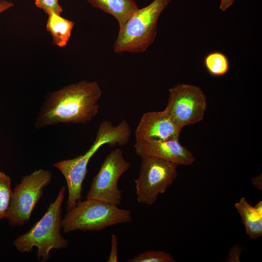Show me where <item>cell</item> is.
I'll list each match as a JSON object with an SVG mask.
<instances>
[{
  "label": "cell",
  "instance_id": "24",
  "mask_svg": "<svg viewBox=\"0 0 262 262\" xmlns=\"http://www.w3.org/2000/svg\"><path fill=\"white\" fill-rule=\"evenodd\" d=\"M255 209L258 213L262 216V201H259L255 206Z\"/></svg>",
  "mask_w": 262,
  "mask_h": 262
},
{
  "label": "cell",
  "instance_id": "15",
  "mask_svg": "<svg viewBox=\"0 0 262 262\" xmlns=\"http://www.w3.org/2000/svg\"><path fill=\"white\" fill-rule=\"evenodd\" d=\"M204 66L208 72L214 76H222L226 74L229 67L227 57L219 51L208 53L204 59Z\"/></svg>",
  "mask_w": 262,
  "mask_h": 262
},
{
  "label": "cell",
  "instance_id": "17",
  "mask_svg": "<svg viewBox=\"0 0 262 262\" xmlns=\"http://www.w3.org/2000/svg\"><path fill=\"white\" fill-rule=\"evenodd\" d=\"M128 262H174L173 256L160 250H149L144 251L129 259Z\"/></svg>",
  "mask_w": 262,
  "mask_h": 262
},
{
  "label": "cell",
  "instance_id": "5",
  "mask_svg": "<svg viewBox=\"0 0 262 262\" xmlns=\"http://www.w3.org/2000/svg\"><path fill=\"white\" fill-rule=\"evenodd\" d=\"M131 221V212L128 209L97 199H86L67 211L62 219V228L65 233L78 230L99 231Z\"/></svg>",
  "mask_w": 262,
  "mask_h": 262
},
{
  "label": "cell",
  "instance_id": "13",
  "mask_svg": "<svg viewBox=\"0 0 262 262\" xmlns=\"http://www.w3.org/2000/svg\"><path fill=\"white\" fill-rule=\"evenodd\" d=\"M234 206L237 210L244 224L246 233L251 239H256L262 235V216L254 207L249 204L245 197L235 203Z\"/></svg>",
  "mask_w": 262,
  "mask_h": 262
},
{
  "label": "cell",
  "instance_id": "25",
  "mask_svg": "<svg viewBox=\"0 0 262 262\" xmlns=\"http://www.w3.org/2000/svg\"><path fill=\"white\" fill-rule=\"evenodd\" d=\"M2 0H0V2L1 1H2Z\"/></svg>",
  "mask_w": 262,
  "mask_h": 262
},
{
  "label": "cell",
  "instance_id": "21",
  "mask_svg": "<svg viewBox=\"0 0 262 262\" xmlns=\"http://www.w3.org/2000/svg\"><path fill=\"white\" fill-rule=\"evenodd\" d=\"M252 185L257 189L262 191V174L257 177H254L251 179Z\"/></svg>",
  "mask_w": 262,
  "mask_h": 262
},
{
  "label": "cell",
  "instance_id": "23",
  "mask_svg": "<svg viewBox=\"0 0 262 262\" xmlns=\"http://www.w3.org/2000/svg\"><path fill=\"white\" fill-rule=\"evenodd\" d=\"M235 0H221L219 8L222 11H226L233 4Z\"/></svg>",
  "mask_w": 262,
  "mask_h": 262
},
{
  "label": "cell",
  "instance_id": "22",
  "mask_svg": "<svg viewBox=\"0 0 262 262\" xmlns=\"http://www.w3.org/2000/svg\"><path fill=\"white\" fill-rule=\"evenodd\" d=\"M14 6L11 1L3 0L0 2V14Z\"/></svg>",
  "mask_w": 262,
  "mask_h": 262
},
{
  "label": "cell",
  "instance_id": "6",
  "mask_svg": "<svg viewBox=\"0 0 262 262\" xmlns=\"http://www.w3.org/2000/svg\"><path fill=\"white\" fill-rule=\"evenodd\" d=\"M51 173L40 169L24 176L13 191L7 219L12 226H20L28 222L43 195L44 188L49 184Z\"/></svg>",
  "mask_w": 262,
  "mask_h": 262
},
{
  "label": "cell",
  "instance_id": "16",
  "mask_svg": "<svg viewBox=\"0 0 262 262\" xmlns=\"http://www.w3.org/2000/svg\"><path fill=\"white\" fill-rule=\"evenodd\" d=\"M12 194L11 178L0 171V219L8 217Z\"/></svg>",
  "mask_w": 262,
  "mask_h": 262
},
{
  "label": "cell",
  "instance_id": "2",
  "mask_svg": "<svg viewBox=\"0 0 262 262\" xmlns=\"http://www.w3.org/2000/svg\"><path fill=\"white\" fill-rule=\"evenodd\" d=\"M131 135V130L126 120L115 126L107 120L101 122L96 139L89 149L83 155L73 159L57 162L54 166L65 177L68 188L66 210L68 211L81 201L82 184L87 173V166L91 158L101 146L109 144L113 146L126 145Z\"/></svg>",
  "mask_w": 262,
  "mask_h": 262
},
{
  "label": "cell",
  "instance_id": "7",
  "mask_svg": "<svg viewBox=\"0 0 262 262\" xmlns=\"http://www.w3.org/2000/svg\"><path fill=\"white\" fill-rule=\"evenodd\" d=\"M178 166L154 157L142 159L138 178L135 180L137 201L154 204L176 179Z\"/></svg>",
  "mask_w": 262,
  "mask_h": 262
},
{
  "label": "cell",
  "instance_id": "19",
  "mask_svg": "<svg viewBox=\"0 0 262 262\" xmlns=\"http://www.w3.org/2000/svg\"><path fill=\"white\" fill-rule=\"evenodd\" d=\"M117 239L116 235L113 234L111 239V250L107 262H117Z\"/></svg>",
  "mask_w": 262,
  "mask_h": 262
},
{
  "label": "cell",
  "instance_id": "4",
  "mask_svg": "<svg viewBox=\"0 0 262 262\" xmlns=\"http://www.w3.org/2000/svg\"><path fill=\"white\" fill-rule=\"evenodd\" d=\"M171 1L154 0L147 6L138 8L119 28L114 45V52L121 54L145 51L156 37L159 16Z\"/></svg>",
  "mask_w": 262,
  "mask_h": 262
},
{
  "label": "cell",
  "instance_id": "20",
  "mask_svg": "<svg viewBox=\"0 0 262 262\" xmlns=\"http://www.w3.org/2000/svg\"><path fill=\"white\" fill-rule=\"evenodd\" d=\"M241 248L239 245L233 246L229 252L227 262H240Z\"/></svg>",
  "mask_w": 262,
  "mask_h": 262
},
{
  "label": "cell",
  "instance_id": "18",
  "mask_svg": "<svg viewBox=\"0 0 262 262\" xmlns=\"http://www.w3.org/2000/svg\"><path fill=\"white\" fill-rule=\"evenodd\" d=\"M34 3L48 15L52 13L61 15L63 12L58 0H34Z\"/></svg>",
  "mask_w": 262,
  "mask_h": 262
},
{
  "label": "cell",
  "instance_id": "9",
  "mask_svg": "<svg viewBox=\"0 0 262 262\" xmlns=\"http://www.w3.org/2000/svg\"><path fill=\"white\" fill-rule=\"evenodd\" d=\"M122 150L116 148L105 158L92 180L86 199H97L116 205L121 203L122 191L117 185L121 176L130 168Z\"/></svg>",
  "mask_w": 262,
  "mask_h": 262
},
{
  "label": "cell",
  "instance_id": "10",
  "mask_svg": "<svg viewBox=\"0 0 262 262\" xmlns=\"http://www.w3.org/2000/svg\"><path fill=\"white\" fill-rule=\"evenodd\" d=\"M182 129L164 110L145 113L137 126L135 135L136 139L147 141L179 139Z\"/></svg>",
  "mask_w": 262,
  "mask_h": 262
},
{
  "label": "cell",
  "instance_id": "1",
  "mask_svg": "<svg viewBox=\"0 0 262 262\" xmlns=\"http://www.w3.org/2000/svg\"><path fill=\"white\" fill-rule=\"evenodd\" d=\"M102 90L96 81L83 80L49 93L34 125L42 129L59 123H86L98 113Z\"/></svg>",
  "mask_w": 262,
  "mask_h": 262
},
{
  "label": "cell",
  "instance_id": "3",
  "mask_svg": "<svg viewBox=\"0 0 262 262\" xmlns=\"http://www.w3.org/2000/svg\"><path fill=\"white\" fill-rule=\"evenodd\" d=\"M66 190V187L62 186L41 218L28 231L14 240V245L19 252L29 253L35 247L37 260L46 262L49 260L52 249L59 250L68 246L69 241L61 233L62 204Z\"/></svg>",
  "mask_w": 262,
  "mask_h": 262
},
{
  "label": "cell",
  "instance_id": "12",
  "mask_svg": "<svg viewBox=\"0 0 262 262\" xmlns=\"http://www.w3.org/2000/svg\"><path fill=\"white\" fill-rule=\"evenodd\" d=\"M94 8L109 14L116 19L119 28L121 27L128 19L138 9L134 0H87Z\"/></svg>",
  "mask_w": 262,
  "mask_h": 262
},
{
  "label": "cell",
  "instance_id": "11",
  "mask_svg": "<svg viewBox=\"0 0 262 262\" xmlns=\"http://www.w3.org/2000/svg\"><path fill=\"white\" fill-rule=\"evenodd\" d=\"M134 148L136 155L141 159L154 157L178 166L190 165L195 161L193 154L182 146L179 139L157 141L136 139Z\"/></svg>",
  "mask_w": 262,
  "mask_h": 262
},
{
  "label": "cell",
  "instance_id": "14",
  "mask_svg": "<svg viewBox=\"0 0 262 262\" xmlns=\"http://www.w3.org/2000/svg\"><path fill=\"white\" fill-rule=\"evenodd\" d=\"M74 22L56 13L48 15L46 28L52 36V44L59 47L66 46L70 38Z\"/></svg>",
  "mask_w": 262,
  "mask_h": 262
},
{
  "label": "cell",
  "instance_id": "8",
  "mask_svg": "<svg viewBox=\"0 0 262 262\" xmlns=\"http://www.w3.org/2000/svg\"><path fill=\"white\" fill-rule=\"evenodd\" d=\"M206 109V98L200 87L178 84L169 89V98L164 110L181 129L201 121Z\"/></svg>",
  "mask_w": 262,
  "mask_h": 262
}]
</instances>
